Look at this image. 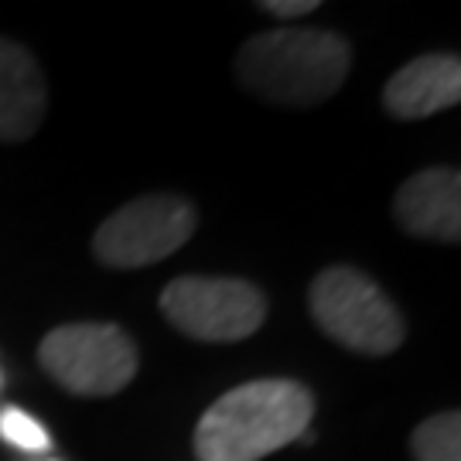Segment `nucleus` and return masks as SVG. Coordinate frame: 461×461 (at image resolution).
I'll return each mask as SVG.
<instances>
[{
	"mask_svg": "<svg viewBox=\"0 0 461 461\" xmlns=\"http://www.w3.org/2000/svg\"><path fill=\"white\" fill-rule=\"evenodd\" d=\"M314 396L297 379H253L222 393L195 424L198 461H260L312 428Z\"/></svg>",
	"mask_w": 461,
	"mask_h": 461,
	"instance_id": "f257e3e1",
	"label": "nucleus"
},
{
	"mask_svg": "<svg viewBox=\"0 0 461 461\" xmlns=\"http://www.w3.org/2000/svg\"><path fill=\"white\" fill-rule=\"evenodd\" d=\"M352 68L346 38L325 28H274L243 41L236 76L249 96L270 106H321L331 99Z\"/></svg>",
	"mask_w": 461,
	"mask_h": 461,
	"instance_id": "f03ea898",
	"label": "nucleus"
},
{
	"mask_svg": "<svg viewBox=\"0 0 461 461\" xmlns=\"http://www.w3.org/2000/svg\"><path fill=\"white\" fill-rule=\"evenodd\" d=\"M314 325L348 352L390 356L403 346V318L373 277L356 267H325L308 287Z\"/></svg>",
	"mask_w": 461,
	"mask_h": 461,
	"instance_id": "7ed1b4c3",
	"label": "nucleus"
},
{
	"mask_svg": "<svg viewBox=\"0 0 461 461\" xmlns=\"http://www.w3.org/2000/svg\"><path fill=\"white\" fill-rule=\"evenodd\" d=\"M38 363L76 396H113L137 376V346L110 321H76L51 329L38 346Z\"/></svg>",
	"mask_w": 461,
	"mask_h": 461,
	"instance_id": "20e7f679",
	"label": "nucleus"
},
{
	"mask_svg": "<svg viewBox=\"0 0 461 461\" xmlns=\"http://www.w3.org/2000/svg\"><path fill=\"white\" fill-rule=\"evenodd\" d=\"M198 226L195 205L182 195H140L120 205L93 232V253L99 264L113 270L161 264L175 249H182Z\"/></svg>",
	"mask_w": 461,
	"mask_h": 461,
	"instance_id": "39448f33",
	"label": "nucleus"
},
{
	"mask_svg": "<svg viewBox=\"0 0 461 461\" xmlns=\"http://www.w3.org/2000/svg\"><path fill=\"white\" fill-rule=\"evenodd\" d=\"M161 314L198 342H243L267 321V297L240 277H178L161 291Z\"/></svg>",
	"mask_w": 461,
	"mask_h": 461,
	"instance_id": "423d86ee",
	"label": "nucleus"
},
{
	"mask_svg": "<svg viewBox=\"0 0 461 461\" xmlns=\"http://www.w3.org/2000/svg\"><path fill=\"white\" fill-rule=\"evenodd\" d=\"M393 219L417 240L458 243L461 240V175L458 167H424L400 185Z\"/></svg>",
	"mask_w": 461,
	"mask_h": 461,
	"instance_id": "0eeeda50",
	"label": "nucleus"
},
{
	"mask_svg": "<svg viewBox=\"0 0 461 461\" xmlns=\"http://www.w3.org/2000/svg\"><path fill=\"white\" fill-rule=\"evenodd\" d=\"M461 99V59L458 55H420L396 68L383 86V110L396 120H424L458 106Z\"/></svg>",
	"mask_w": 461,
	"mask_h": 461,
	"instance_id": "6e6552de",
	"label": "nucleus"
},
{
	"mask_svg": "<svg viewBox=\"0 0 461 461\" xmlns=\"http://www.w3.org/2000/svg\"><path fill=\"white\" fill-rule=\"evenodd\" d=\"M45 110L49 89L34 55L11 38H0V140H28L41 127Z\"/></svg>",
	"mask_w": 461,
	"mask_h": 461,
	"instance_id": "1a4fd4ad",
	"label": "nucleus"
},
{
	"mask_svg": "<svg viewBox=\"0 0 461 461\" xmlns=\"http://www.w3.org/2000/svg\"><path fill=\"white\" fill-rule=\"evenodd\" d=\"M413 461H461V413L445 411L417 424L411 434Z\"/></svg>",
	"mask_w": 461,
	"mask_h": 461,
	"instance_id": "9d476101",
	"label": "nucleus"
},
{
	"mask_svg": "<svg viewBox=\"0 0 461 461\" xmlns=\"http://www.w3.org/2000/svg\"><path fill=\"white\" fill-rule=\"evenodd\" d=\"M0 438L7 445L21 447V451H49L51 447L45 428L24 411H17V407H4L0 411Z\"/></svg>",
	"mask_w": 461,
	"mask_h": 461,
	"instance_id": "9b49d317",
	"label": "nucleus"
},
{
	"mask_svg": "<svg viewBox=\"0 0 461 461\" xmlns=\"http://www.w3.org/2000/svg\"><path fill=\"white\" fill-rule=\"evenodd\" d=\"M260 11H267V14L274 17H301L318 11V0H264Z\"/></svg>",
	"mask_w": 461,
	"mask_h": 461,
	"instance_id": "f8f14e48",
	"label": "nucleus"
}]
</instances>
